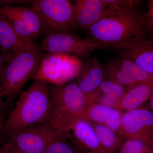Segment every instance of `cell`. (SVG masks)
<instances>
[{"label": "cell", "mask_w": 153, "mask_h": 153, "mask_svg": "<svg viewBox=\"0 0 153 153\" xmlns=\"http://www.w3.org/2000/svg\"><path fill=\"white\" fill-rule=\"evenodd\" d=\"M44 52L39 49L25 50L11 53L1 80V85L7 100L13 103L30 79H35Z\"/></svg>", "instance_id": "3957f363"}, {"label": "cell", "mask_w": 153, "mask_h": 153, "mask_svg": "<svg viewBox=\"0 0 153 153\" xmlns=\"http://www.w3.org/2000/svg\"><path fill=\"white\" fill-rule=\"evenodd\" d=\"M93 125L100 144L105 152L117 153L123 143L118 135L104 125L96 123Z\"/></svg>", "instance_id": "ac0fdd59"}, {"label": "cell", "mask_w": 153, "mask_h": 153, "mask_svg": "<svg viewBox=\"0 0 153 153\" xmlns=\"http://www.w3.org/2000/svg\"><path fill=\"white\" fill-rule=\"evenodd\" d=\"M100 19L86 31L90 39L107 49L141 33L148 25L146 14L137 8L106 6Z\"/></svg>", "instance_id": "6da1fadb"}, {"label": "cell", "mask_w": 153, "mask_h": 153, "mask_svg": "<svg viewBox=\"0 0 153 153\" xmlns=\"http://www.w3.org/2000/svg\"><path fill=\"white\" fill-rule=\"evenodd\" d=\"M153 91V76L128 88L114 106L127 111L139 108L150 98Z\"/></svg>", "instance_id": "2e32d148"}, {"label": "cell", "mask_w": 153, "mask_h": 153, "mask_svg": "<svg viewBox=\"0 0 153 153\" xmlns=\"http://www.w3.org/2000/svg\"><path fill=\"white\" fill-rule=\"evenodd\" d=\"M0 15L16 32L28 41L35 42L43 35L42 22L38 12L33 7L7 5L0 7Z\"/></svg>", "instance_id": "30bf717a"}, {"label": "cell", "mask_w": 153, "mask_h": 153, "mask_svg": "<svg viewBox=\"0 0 153 153\" xmlns=\"http://www.w3.org/2000/svg\"><path fill=\"white\" fill-rule=\"evenodd\" d=\"M63 137L60 131L46 122L7 134L4 140L19 153H44L51 144Z\"/></svg>", "instance_id": "5b68a950"}, {"label": "cell", "mask_w": 153, "mask_h": 153, "mask_svg": "<svg viewBox=\"0 0 153 153\" xmlns=\"http://www.w3.org/2000/svg\"><path fill=\"white\" fill-rule=\"evenodd\" d=\"M105 74L104 68L98 59L95 57H91L83 64L76 82L82 92L91 97L98 90Z\"/></svg>", "instance_id": "5bb4252c"}, {"label": "cell", "mask_w": 153, "mask_h": 153, "mask_svg": "<svg viewBox=\"0 0 153 153\" xmlns=\"http://www.w3.org/2000/svg\"><path fill=\"white\" fill-rule=\"evenodd\" d=\"M148 12L146 14L149 25L153 29V0L148 1Z\"/></svg>", "instance_id": "83f0119b"}, {"label": "cell", "mask_w": 153, "mask_h": 153, "mask_svg": "<svg viewBox=\"0 0 153 153\" xmlns=\"http://www.w3.org/2000/svg\"><path fill=\"white\" fill-rule=\"evenodd\" d=\"M117 153H153V144L138 139H128Z\"/></svg>", "instance_id": "ffe728a7"}, {"label": "cell", "mask_w": 153, "mask_h": 153, "mask_svg": "<svg viewBox=\"0 0 153 153\" xmlns=\"http://www.w3.org/2000/svg\"><path fill=\"white\" fill-rule=\"evenodd\" d=\"M7 114H3L0 115V145L4 140V132H3V124L6 120Z\"/></svg>", "instance_id": "f1b7e54d"}, {"label": "cell", "mask_w": 153, "mask_h": 153, "mask_svg": "<svg viewBox=\"0 0 153 153\" xmlns=\"http://www.w3.org/2000/svg\"><path fill=\"white\" fill-rule=\"evenodd\" d=\"M0 47L8 55L25 50L39 49L40 45L26 40L13 29L4 17L0 15Z\"/></svg>", "instance_id": "9a60e30c"}, {"label": "cell", "mask_w": 153, "mask_h": 153, "mask_svg": "<svg viewBox=\"0 0 153 153\" xmlns=\"http://www.w3.org/2000/svg\"><path fill=\"white\" fill-rule=\"evenodd\" d=\"M8 54L0 47V85H1L2 77L7 61Z\"/></svg>", "instance_id": "d4e9b609"}, {"label": "cell", "mask_w": 153, "mask_h": 153, "mask_svg": "<svg viewBox=\"0 0 153 153\" xmlns=\"http://www.w3.org/2000/svg\"><path fill=\"white\" fill-rule=\"evenodd\" d=\"M44 153H82L64 136L51 144Z\"/></svg>", "instance_id": "7402d4cb"}, {"label": "cell", "mask_w": 153, "mask_h": 153, "mask_svg": "<svg viewBox=\"0 0 153 153\" xmlns=\"http://www.w3.org/2000/svg\"><path fill=\"white\" fill-rule=\"evenodd\" d=\"M114 82V81L111 79L106 80L103 79L98 89L102 92L103 94L108 93L112 89Z\"/></svg>", "instance_id": "484cf974"}, {"label": "cell", "mask_w": 153, "mask_h": 153, "mask_svg": "<svg viewBox=\"0 0 153 153\" xmlns=\"http://www.w3.org/2000/svg\"><path fill=\"white\" fill-rule=\"evenodd\" d=\"M73 5L74 28L85 31L100 19L106 7L102 0H76Z\"/></svg>", "instance_id": "4fadbf2b"}, {"label": "cell", "mask_w": 153, "mask_h": 153, "mask_svg": "<svg viewBox=\"0 0 153 153\" xmlns=\"http://www.w3.org/2000/svg\"><path fill=\"white\" fill-rule=\"evenodd\" d=\"M0 153H19L10 144L3 140L0 145Z\"/></svg>", "instance_id": "4316f807"}, {"label": "cell", "mask_w": 153, "mask_h": 153, "mask_svg": "<svg viewBox=\"0 0 153 153\" xmlns=\"http://www.w3.org/2000/svg\"><path fill=\"white\" fill-rule=\"evenodd\" d=\"M32 7L38 12L44 37L55 33H70L74 28V5L68 0H36Z\"/></svg>", "instance_id": "8992f818"}, {"label": "cell", "mask_w": 153, "mask_h": 153, "mask_svg": "<svg viewBox=\"0 0 153 153\" xmlns=\"http://www.w3.org/2000/svg\"><path fill=\"white\" fill-rule=\"evenodd\" d=\"M83 63L79 57L66 54L43 53L35 79L62 84L76 78Z\"/></svg>", "instance_id": "52a82bcc"}, {"label": "cell", "mask_w": 153, "mask_h": 153, "mask_svg": "<svg viewBox=\"0 0 153 153\" xmlns=\"http://www.w3.org/2000/svg\"><path fill=\"white\" fill-rule=\"evenodd\" d=\"M112 49L118 57L132 61L153 75V29L149 23L141 33Z\"/></svg>", "instance_id": "9c48e42d"}, {"label": "cell", "mask_w": 153, "mask_h": 153, "mask_svg": "<svg viewBox=\"0 0 153 153\" xmlns=\"http://www.w3.org/2000/svg\"><path fill=\"white\" fill-rule=\"evenodd\" d=\"M125 91L124 86L114 82L111 90L103 94L100 99V104L114 107Z\"/></svg>", "instance_id": "44dd1931"}, {"label": "cell", "mask_w": 153, "mask_h": 153, "mask_svg": "<svg viewBox=\"0 0 153 153\" xmlns=\"http://www.w3.org/2000/svg\"><path fill=\"white\" fill-rule=\"evenodd\" d=\"M118 66L137 83L144 82L153 76L129 60L117 57L115 59Z\"/></svg>", "instance_id": "d6986e66"}, {"label": "cell", "mask_w": 153, "mask_h": 153, "mask_svg": "<svg viewBox=\"0 0 153 153\" xmlns=\"http://www.w3.org/2000/svg\"><path fill=\"white\" fill-rule=\"evenodd\" d=\"M52 113L48 83L34 79L30 87L19 94L15 106L5 120L4 137L7 134L24 128L49 122Z\"/></svg>", "instance_id": "7a4b0ae2"}, {"label": "cell", "mask_w": 153, "mask_h": 153, "mask_svg": "<svg viewBox=\"0 0 153 153\" xmlns=\"http://www.w3.org/2000/svg\"><path fill=\"white\" fill-rule=\"evenodd\" d=\"M117 134L128 139H138L153 144V111L145 108L128 111L122 115Z\"/></svg>", "instance_id": "7c38bea8"}, {"label": "cell", "mask_w": 153, "mask_h": 153, "mask_svg": "<svg viewBox=\"0 0 153 153\" xmlns=\"http://www.w3.org/2000/svg\"><path fill=\"white\" fill-rule=\"evenodd\" d=\"M40 47L46 53L68 54L79 57H85L95 50H107L102 44L70 33H55L46 36Z\"/></svg>", "instance_id": "8fae6325"}, {"label": "cell", "mask_w": 153, "mask_h": 153, "mask_svg": "<svg viewBox=\"0 0 153 153\" xmlns=\"http://www.w3.org/2000/svg\"><path fill=\"white\" fill-rule=\"evenodd\" d=\"M48 83L52 112L63 113L84 118L93 100L79 88L76 82L62 84Z\"/></svg>", "instance_id": "ba28073f"}, {"label": "cell", "mask_w": 153, "mask_h": 153, "mask_svg": "<svg viewBox=\"0 0 153 153\" xmlns=\"http://www.w3.org/2000/svg\"><path fill=\"white\" fill-rule=\"evenodd\" d=\"M106 6H117L120 7L137 8L142 3L138 0H102Z\"/></svg>", "instance_id": "603a6c76"}, {"label": "cell", "mask_w": 153, "mask_h": 153, "mask_svg": "<svg viewBox=\"0 0 153 153\" xmlns=\"http://www.w3.org/2000/svg\"><path fill=\"white\" fill-rule=\"evenodd\" d=\"M49 122L82 153H106L93 124L82 118L52 112Z\"/></svg>", "instance_id": "277c9868"}, {"label": "cell", "mask_w": 153, "mask_h": 153, "mask_svg": "<svg viewBox=\"0 0 153 153\" xmlns=\"http://www.w3.org/2000/svg\"><path fill=\"white\" fill-rule=\"evenodd\" d=\"M1 7V1H0V7Z\"/></svg>", "instance_id": "4dcf8cb0"}, {"label": "cell", "mask_w": 153, "mask_h": 153, "mask_svg": "<svg viewBox=\"0 0 153 153\" xmlns=\"http://www.w3.org/2000/svg\"><path fill=\"white\" fill-rule=\"evenodd\" d=\"M149 100L150 101L149 106L150 107V109L153 111V91Z\"/></svg>", "instance_id": "f546056e"}, {"label": "cell", "mask_w": 153, "mask_h": 153, "mask_svg": "<svg viewBox=\"0 0 153 153\" xmlns=\"http://www.w3.org/2000/svg\"><path fill=\"white\" fill-rule=\"evenodd\" d=\"M122 117L117 108L93 102L88 108L84 119L91 123L104 125L117 134L121 123Z\"/></svg>", "instance_id": "e0dca14e"}, {"label": "cell", "mask_w": 153, "mask_h": 153, "mask_svg": "<svg viewBox=\"0 0 153 153\" xmlns=\"http://www.w3.org/2000/svg\"><path fill=\"white\" fill-rule=\"evenodd\" d=\"M12 104L7 100L2 86L0 85V115H8L11 111L10 108Z\"/></svg>", "instance_id": "cb8c5ba5"}]
</instances>
